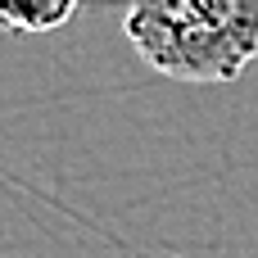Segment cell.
<instances>
[{
    "instance_id": "7a4b0ae2",
    "label": "cell",
    "mask_w": 258,
    "mask_h": 258,
    "mask_svg": "<svg viewBox=\"0 0 258 258\" xmlns=\"http://www.w3.org/2000/svg\"><path fill=\"white\" fill-rule=\"evenodd\" d=\"M82 9V0H0V27L5 32H54L63 23H73Z\"/></svg>"
},
{
    "instance_id": "6da1fadb",
    "label": "cell",
    "mask_w": 258,
    "mask_h": 258,
    "mask_svg": "<svg viewBox=\"0 0 258 258\" xmlns=\"http://www.w3.org/2000/svg\"><path fill=\"white\" fill-rule=\"evenodd\" d=\"M122 32L154 73L227 86L258 59V0H127Z\"/></svg>"
}]
</instances>
